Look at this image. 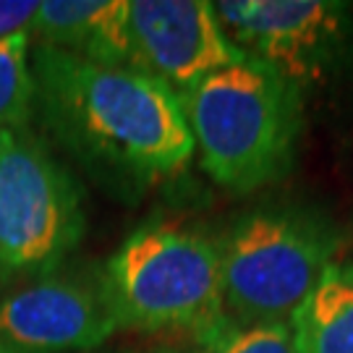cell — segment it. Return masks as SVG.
<instances>
[{"instance_id": "6da1fadb", "label": "cell", "mask_w": 353, "mask_h": 353, "mask_svg": "<svg viewBox=\"0 0 353 353\" xmlns=\"http://www.w3.org/2000/svg\"><path fill=\"white\" fill-rule=\"evenodd\" d=\"M37 105L45 123L92 173L147 186L194 157L183 105L165 81L37 45Z\"/></svg>"}, {"instance_id": "7a4b0ae2", "label": "cell", "mask_w": 353, "mask_h": 353, "mask_svg": "<svg viewBox=\"0 0 353 353\" xmlns=\"http://www.w3.org/2000/svg\"><path fill=\"white\" fill-rule=\"evenodd\" d=\"M181 105L202 168L220 186L254 191L288 173L301 131V89L270 65L246 55L202 79Z\"/></svg>"}, {"instance_id": "3957f363", "label": "cell", "mask_w": 353, "mask_h": 353, "mask_svg": "<svg viewBox=\"0 0 353 353\" xmlns=\"http://www.w3.org/2000/svg\"><path fill=\"white\" fill-rule=\"evenodd\" d=\"M115 330H196L204 343L225 325L220 243L178 223H147L100 272Z\"/></svg>"}, {"instance_id": "277c9868", "label": "cell", "mask_w": 353, "mask_h": 353, "mask_svg": "<svg viewBox=\"0 0 353 353\" xmlns=\"http://www.w3.org/2000/svg\"><path fill=\"white\" fill-rule=\"evenodd\" d=\"M335 249V233L314 212L265 207L241 214L220 241L225 319L290 322L332 265Z\"/></svg>"}, {"instance_id": "5b68a950", "label": "cell", "mask_w": 353, "mask_h": 353, "mask_svg": "<svg viewBox=\"0 0 353 353\" xmlns=\"http://www.w3.org/2000/svg\"><path fill=\"white\" fill-rule=\"evenodd\" d=\"M74 176L29 128L0 131V290L50 275L84 236Z\"/></svg>"}, {"instance_id": "8992f818", "label": "cell", "mask_w": 353, "mask_h": 353, "mask_svg": "<svg viewBox=\"0 0 353 353\" xmlns=\"http://www.w3.org/2000/svg\"><path fill=\"white\" fill-rule=\"evenodd\" d=\"M228 39L283 79H322L345 39V6L322 0H223L212 3Z\"/></svg>"}, {"instance_id": "52a82bcc", "label": "cell", "mask_w": 353, "mask_h": 353, "mask_svg": "<svg viewBox=\"0 0 353 353\" xmlns=\"http://www.w3.org/2000/svg\"><path fill=\"white\" fill-rule=\"evenodd\" d=\"M115 332L102 278L65 272L26 280L0 296V338L29 353L89 351Z\"/></svg>"}, {"instance_id": "ba28073f", "label": "cell", "mask_w": 353, "mask_h": 353, "mask_svg": "<svg viewBox=\"0 0 353 353\" xmlns=\"http://www.w3.org/2000/svg\"><path fill=\"white\" fill-rule=\"evenodd\" d=\"M128 19L134 68L165 81L178 97L246 58L207 0H128Z\"/></svg>"}, {"instance_id": "9c48e42d", "label": "cell", "mask_w": 353, "mask_h": 353, "mask_svg": "<svg viewBox=\"0 0 353 353\" xmlns=\"http://www.w3.org/2000/svg\"><path fill=\"white\" fill-rule=\"evenodd\" d=\"M29 37L92 63L134 68L128 0H45Z\"/></svg>"}, {"instance_id": "30bf717a", "label": "cell", "mask_w": 353, "mask_h": 353, "mask_svg": "<svg viewBox=\"0 0 353 353\" xmlns=\"http://www.w3.org/2000/svg\"><path fill=\"white\" fill-rule=\"evenodd\" d=\"M301 353H353V265H332L290 319Z\"/></svg>"}, {"instance_id": "8fae6325", "label": "cell", "mask_w": 353, "mask_h": 353, "mask_svg": "<svg viewBox=\"0 0 353 353\" xmlns=\"http://www.w3.org/2000/svg\"><path fill=\"white\" fill-rule=\"evenodd\" d=\"M29 32H21L0 42V131L26 128L37 102V84L29 68Z\"/></svg>"}, {"instance_id": "7c38bea8", "label": "cell", "mask_w": 353, "mask_h": 353, "mask_svg": "<svg viewBox=\"0 0 353 353\" xmlns=\"http://www.w3.org/2000/svg\"><path fill=\"white\" fill-rule=\"evenodd\" d=\"M207 353H301L290 322L233 325L228 322L207 341Z\"/></svg>"}, {"instance_id": "4fadbf2b", "label": "cell", "mask_w": 353, "mask_h": 353, "mask_svg": "<svg viewBox=\"0 0 353 353\" xmlns=\"http://www.w3.org/2000/svg\"><path fill=\"white\" fill-rule=\"evenodd\" d=\"M37 8V0H0V42L13 34L29 32Z\"/></svg>"}, {"instance_id": "5bb4252c", "label": "cell", "mask_w": 353, "mask_h": 353, "mask_svg": "<svg viewBox=\"0 0 353 353\" xmlns=\"http://www.w3.org/2000/svg\"><path fill=\"white\" fill-rule=\"evenodd\" d=\"M0 353H29V351H21V348H16V345H11V343H6L0 338Z\"/></svg>"}, {"instance_id": "9a60e30c", "label": "cell", "mask_w": 353, "mask_h": 353, "mask_svg": "<svg viewBox=\"0 0 353 353\" xmlns=\"http://www.w3.org/2000/svg\"><path fill=\"white\" fill-rule=\"evenodd\" d=\"M157 353H207V348L204 351H157Z\"/></svg>"}]
</instances>
